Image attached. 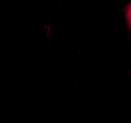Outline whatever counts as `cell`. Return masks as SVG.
Segmentation results:
<instances>
[{
  "label": "cell",
  "instance_id": "cell-1",
  "mask_svg": "<svg viewBox=\"0 0 131 123\" xmlns=\"http://www.w3.org/2000/svg\"><path fill=\"white\" fill-rule=\"evenodd\" d=\"M125 20L128 30L131 31V2L128 3L125 7Z\"/></svg>",
  "mask_w": 131,
  "mask_h": 123
}]
</instances>
